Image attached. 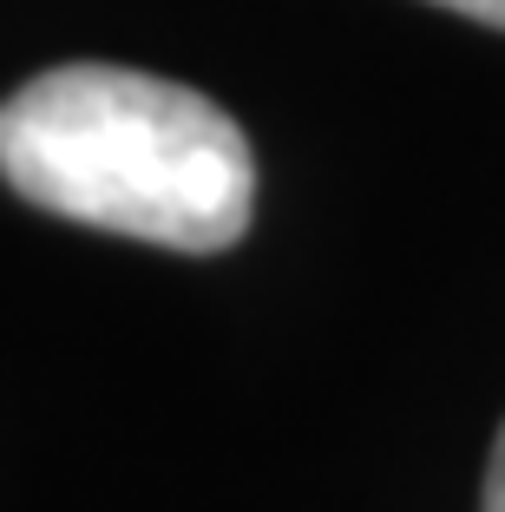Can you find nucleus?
Segmentation results:
<instances>
[{"mask_svg": "<svg viewBox=\"0 0 505 512\" xmlns=\"http://www.w3.org/2000/svg\"><path fill=\"white\" fill-rule=\"evenodd\" d=\"M0 178L53 217L184 256L230 250L256 204L237 119L132 66H53L0 99Z\"/></svg>", "mask_w": 505, "mask_h": 512, "instance_id": "nucleus-1", "label": "nucleus"}, {"mask_svg": "<svg viewBox=\"0 0 505 512\" xmlns=\"http://www.w3.org/2000/svg\"><path fill=\"white\" fill-rule=\"evenodd\" d=\"M486 512H505V427L492 440V467H486Z\"/></svg>", "mask_w": 505, "mask_h": 512, "instance_id": "nucleus-2", "label": "nucleus"}, {"mask_svg": "<svg viewBox=\"0 0 505 512\" xmlns=\"http://www.w3.org/2000/svg\"><path fill=\"white\" fill-rule=\"evenodd\" d=\"M433 7H453V14L486 20V27H499V33H505V0H433Z\"/></svg>", "mask_w": 505, "mask_h": 512, "instance_id": "nucleus-3", "label": "nucleus"}]
</instances>
